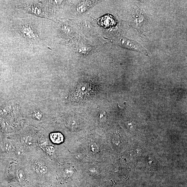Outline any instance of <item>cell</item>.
Wrapping results in <instances>:
<instances>
[{
    "mask_svg": "<svg viewBox=\"0 0 187 187\" xmlns=\"http://www.w3.org/2000/svg\"><path fill=\"white\" fill-rule=\"evenodd\" d=\"M20 31L25 38L30 39L38 38L37 34L32 26L29 24H24L20 27Z\"/></svg>",
    "mask_w": 187,
    "mask_h": 187,
    "instance_id": "obj_2",
    "label": "cell"
},
{
    "mask_svg": "<svg viewBox=\"0 0 187 187\" xmlns=\"http://www.w3.org/2000/svg\"><path fill=\"white\" fill-rule=\"evenodd\" d=\"M119 41L121 46L126 48L138 51L146 56H148L149 54L147 50L140 44L135 41L129 40L125 37H121L119 38Z\"/></svg>",
    "mask_w": 187,
    "mask_h": 187,
    "instance_id": "obj_1",
    "label": "cell"
},
{
    "mask_svg": "<svg viewBox=\"0 0 187 187\" xmlns=\"http://www.w3.org/2000/svg\"><path fill=\"white\" fill-rule=\"evenodd\" d=\"M33 116L36 120H40L42 118V114L40 112L38 111L34 113Z\"/></svg>",
    "mask_w": 187,
    "mask_h": 187,
    "instance_id": "obj_10",
    "label": "cell"
},
{
    "mask_svg": "<svg viewBox=\"0 0 187 187\" xmlns=\"http://www.w3.org/2000/svg\"><path fill=\"white\" fill-rule=\"evenodd\" d=\"M89 150L91 153L95 154L98 152L99 148L97 144L94 143H90L89 147Z\"/></svg>",
    "mask_w": 187,
    "mask_h": 187,
    "instance_id": "obj_6",
    "label": "cell"
},
{
    "mask_svg": "<svg viewBox=\"0 0 187 187\" xmlns=\"http://www.w3.org/2000/svg\"><path fill=\"white\" fill-rule=\"evenodd\" d=\"M9 112V109L7 107H3L0 109V115L4 116L7 115Z\"/></svg>",
    "mask_w": 187,
    "mask_h": 187,
    "instance_id": "obj_8",
    "label": "cell"
},
{
    "mask_svg": "<svg viewBox=\"0 0 187 187\" xmlns=\"http://www.w3.org/2000/svg\"><path fill=\"white\" fill-rule=\"evenodd\" d=\"M1 125H0V132L1 131Z\"/></svg>",
    "mask_w": 187,
    "mask_h": 187,
    "instance_id": "obj_11",
    "label": "cell"
},
{
    "mask_svg": "<svg viewBox=\"0 0 187 187\" xmlns=\"http://www.w3.org/2000/svg\"><path fill=\"white\" fill-rule=\"evenodd\" d=\"M50 139L53 143L56 144H59L62 142L63 141V136L60 133H54L51 134Z\"/></svg>",
    "mask_w": 187,
    "mask_h": 187,
    "instance_id": "obj_4",
    "label": "cell"
},
{
    "mask_svg": "<svg viewBox=\"0 0 187 187\" xmlns=\"http://www.w3.org/2000/svg\"><path fill=\"white\" fill-rule=\"evenodd\" d=\"M17 177L20 181H23L25 177V174L24 171L21 170L18 171L17 173Z\"/></svg>",
    "mask_w": 187,
    "mask_h": 187,
    "instance_id": "obj_7",
    "label": "cell"
},
{
    "mask_svg": "<svg viewBox=\"0 0 187 187\" xmlns=\"http://www.w3.org/2000/svg\"><path fill=\"white\" fill-rule=\"evenodd\" d=\"M2 147L5 152H10L14 149V146L13 143L9 141H6L2 143Z\"/></svg>",
    "mask_w": 187,
    "mask_h": 187,
    "instance_id": "obj_5",
    "label": "cell"
},
{
    "mask_svg": "<svg viewBox=\"0 0 187 187\" xmlns=\"http://www.w3.org/2000/svg\"><path fill=\"white\" fill-rule=\"evenodd\" d=\"M33 169L34 172L41 176L45 175L48 172V168L43 161L37 160L33 162Z\"/></svg>",
    "mask_w": 187,
    "mask_h": 187,
    "instance_id": "obj_3",
    "label": "cell"
},
{
    "mask_svg": "<svg viewBox=\"0 0 187 187\" xmlns=\"http://www.w3.org/2000/svg\"><path fill=\"white\" fill-rule=\"evenodd\" d=\"M64 173L67 176L70 177L73 175V171L71 168L68 167L65 169Z\"/></svg>",
    "mask_w": 187,
    "mask_h": 187,
    "instance_id": "obj_9",
    "label": "cell"
}]
</instances>
